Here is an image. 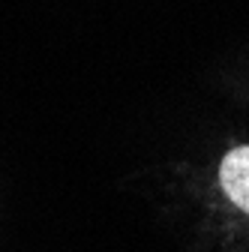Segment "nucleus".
<instances>
[{
	"label": "nucleus",
	"mask_w": 249,
	"mask_h": 252,
	"mask_svg": "<svg viewBox=\"0 0 249 252\" xmlns=\"http://www.w3.org/2000/svg\"><path fill=\"white\" fill-rule=\"evenodd\" d=\"M219 183L231 204H237L243 213H249V144L234 147L222 165H219Z\"/></svg>",
	"instance_id": "1"
}]
</instances>
